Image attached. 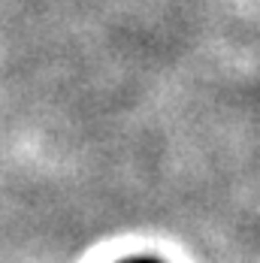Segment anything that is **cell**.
<instances>
[{
  "label": "cell",
  "instance_id": "1",
  "mask_svg": "<svg viewBox=\"0 0 260 263\" xmlns=\"http://www.w3.org/2000/svg\"><path fill=\"white\" fill-rule=\"evenodd\" d=\"M121 263H160L155 257H130V260H121Z\"/></svg>",
  "mask_w": 260,
  "mask_h": 263
}]
</instances>
